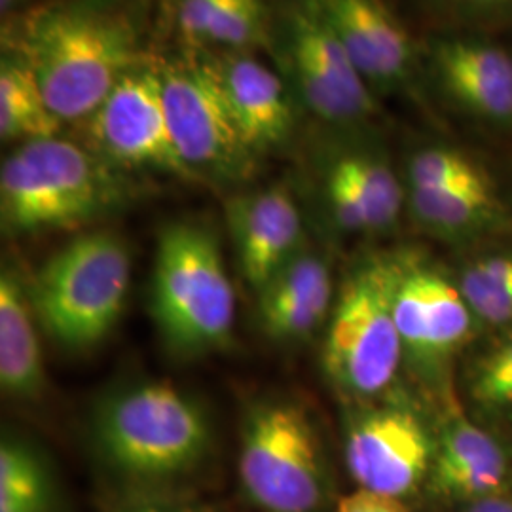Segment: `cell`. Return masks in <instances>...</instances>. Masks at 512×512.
I'll return each instance as SVG.
<instances>
[{
  "label": "cell",
  "instance_id": "6da1fadb",
  "mask_svg": "<svg viewBox=\"0 0 512 512\" xmlns=\"http://www.w3.org/2000/svg\"><path fill=\"white\" fill-rule=\"evenodd\" d=\"M63 124H84L118 82L147 63L139 27L114 0H55L2 25Z\"/></svg>",
  "mask_w": 512,
  "mask_h": 512
},
{
  "label": "cell",
  "instance_id": "7a4b0ae2",
  "mask_svg": "<svg viewBox=\"0 0 512 512\" xmlns=\"http://www.w3.org/2000/svg\"><path fill=\"white\" fill-rule=\"evenodd\" d=\"M133 198L129 173L61 135L21 143L0 167V220L10 236L86 226Z\"/></svg>",
  "mask_w": 512,
  "mask_h": 512
},
{
  "label": "cell",
  "instance_id": "3957f363",
  "mask_svg": "<svg viewBox=\"0 0 512 512\" xmlns=\"http://www.w3.org/2000/svg\"><path fill=\"white\" fill-rule=\"evenodd\" d=\"M95 444L116 475L158 484L194 471L211 446L202 408L165 382L129 385L101 404Z\"/></svg>",
  "mask_w": 512,
  "mask_h": 512
},
{
  "label": "cell",
  "instance_id": "277c9868",
  "mask_svg": "<svg viewBox=\"0 0 512 512\" xmlns=\"http://www.w3.org/2000/svg\"><path fill=\"white\" fill-rule=\"evenodd\" d=\"M150 306L165 340L177 351L205 353L230 342L236 294L209 228L183 220L160 232Z\"/></svg>",
  "mask_w": 512,
  "mask_h": 512
},
{
  "label": "cell",
  "instance_id": "5b68a950",
  "mask_svg": "<svg viewBox=\"0 0 512 512\" xmlns=\"http://www.w3.org/2000/svg\"><path fill=\"white\" fill-rule=\"evenodd\" d=\"M131 283L126 239L109 230L80 234L59 249L29 287L40 325L57 344L92 348L118 323Z\"/></svg>",
  "mask_w": 512,
  "mask_h": 512
},
{
  "label": "cell",
  "instance_id": "8992f818",
  "mask_svg": "<svg viewBox=\"0 0 512 512\" xmlns=\"http://www.w3.org/2000/svg\"><path fill=\"white\" fill-rule=\"evenodd\" d=\"M156 69L173 145L194 181L222 188L251 181L258 156L230 112L215 54L190 48L156 59Z\"/></svg>",
  "mask_w": 512,
  "mask_h": 512
},
{
  "label": "cell",
  "instance_id": "52a82bcc",
  "mask_svg": "<svg viewBox=\"0 0 512 512\" xmlns=\"http://www.w3.org/2000/svg\"><path fill=\"white\" fill-rule=\"evenodd\" d=\"M238 471L243 492L262 512H321L329 499L319 433L293 401L266 399L249 408Z\"/></svg>",
  "mask_w": 512,
  "mask_h": 512
},
{
  "label": "cell",
  "instance_id": "ba28073f",
  "mask_svg": "<svg viewBox=\"0 0 512 512\" xmlns=\"http://www.w3.org/2000/svg\"><path fill=\"white\" fill-rule=\"evenodd\" d=\"M403 359L393 317L389 256H368L349 274L332 306L323 368L340 393L370 401L393 385Z\"/></svg>",
  "mask_w": 512,
  "mask_h": 512
},
{
  "label": "cell",
  "instance_id": "9c48e42d",
  "mask_svg": "<svg viewBox=\"0 0 512 512\" xmlns=\"http://www.w3.org/2000/svg\"><path fill=\"white\" fill-rule=\"evenodd\" d=\"M294 99L330 129L368 128L380 99L366 86L317 0H289L272 44Z\"/></svg>",
  "mask_w": 512,
  "mask_h": 512
},
{
  "label": "cell",
  "instance_id": "30bf717a",
  "mask_svg": "<svg viewBox=\"0 0 512 512\" xmlns=\"http://www.w3.org/2000/svg\"><path fill=\"white\" fill-rule=\"evenodd\" d=\"M393 317L404 357L423 374H435L475 330V313L458 281L414 249L389 253Z\"/></svg>",
  "mask_w": 512,
  "mask_h": 512
},
{
  "label": "cell",
  "instance_id": "8fae6325",
  "mask_svg": "<svg viewBox=\"0 0 512 512\" xmlns=\"http://www.w3.org/2000/svg\"><path fill=\"white\" fill-rule=\"evenodd\" d=\"M82 128L88 147L126 173L145 171L196 183L171 139L156 59L126 74Z\"/></svg>",
  "mask_w": 512,
  "mask_h": 512
},
{
  "label": "cell",
  "instance_id": "7c38bea8",
  "mask_svg": "<svg viewBox=\"0 0 512 512\" xmlns=\"http://www.w3.org/2000/svg\"><path fill=\"white\" fill-rule=\"evenodd\" d=\"M437 437L410 406L368 404L346 429V465L361 490L404 499L429 480Z\"/></svg>",
  "mask_w": 512,
  "mask_h": 512
},
{
  "label": "cell",
  "instance_id": "4fadbf2b",
  "mask_svg": "<svg viewBox=\"0 0 512 512\" xmlns=\"http://www.w3.org/2000/svg\"><path fill=\"white\" fill-rule=\"evenodd\" d=\"M423 50L425 82L440 99L492 131H512V50L486 33L431 37Z\"/></svg>",
  "mask_w": 512,
  "mask_h": 512
},
{
  "label": "cell",
  "instance_id": "5bb4252c",
  "mask_svg": "<svg viewBox=\"0 0 512 512\" xmlns=\"http://www.w3.org/2000/svg\"><path fill=\"white\" fill-rule=\"evenodd\" d=\"M365 129H338L342 143L321 164V196L338 230L378 236L397 228L406 209V186L384 150L359 137Z\"/></svg>",
  "mask_w": 512,
  "mask_h": 512
},
{
  "label": "cell",
  "instance_id": "9a60e30c",
  "mask_svg": "<svg viewBox=\"0 0 512 512\" xmlns=\"http://www.w3.org/2000/svg\"><path fill=\"white\" fill-rule=\"evenodd\" d=\"M355 69L378 99L420 97L423 50L385 0H317Z\"/></svg>",
  "mask_w": 512,
  "mask_h": 512
},
{
  "label": "cell",
  "instance_id": "2e32d148",
  "mask_svg": "<svg viewBox=\"0 0 512 512\" xmlns=\"http://www.w3.org/2000/svg\"><path fill=\"white\" fill-rule=\"evenodd\" d=\"M224 215L241 274L258 293L306 249L302 211L285 184L230 196Z\"/></svg>",
  "mask_w": 512,
  "mask_h": 512
},
{
  "label": "cell",
  "instance_id": "e0dca14e",
  "mask_svg": "<svg viewBox=\"0 0 512 512\" xmlns=\"http://www.w3.org/2000/svg\"><path fill=\"white\" fill-rule=\"evenodd\" d=\"M220 84L245 143L262 156L285 147L294 131V95L283 74L251 52L215 54Z\"/></svg>",
  "mask_w": 512,
  "mask_h": 512
},
{
  "label": "cell",
  "instance_id": "ac0fdd59",
  "mask_svg": "<svg viewBox=\"0 0 512 512\" xmlns=\"http://www.w3.org/2000/svg\"><path fill=\"white\" fill-rule=\"evenodd\" d=\"M29 289L12 268L0 277V385L16 399H37L46 385Z\"/></svg>",
  "mask_w": 512,
  "mask_h": 512
},
{
  "label": "cell",
  "instance_id": "d6986e66",
  "mask_svg": "<svg viewBox=\"0 0 512 512\" xmlns=\"http://www.w3.org/2000/svg\"><path fill=\"white\" fill-rule=\"evenodd\" d=\"M175 21L190 48L251 52L272 44L264 0H175Z\"/></svg>",
  "mask_w": 512,
  "mask_h": 512
},
{
  "label": "cell",
  "instance_id": "ffe728a7",
  "mask_svg": "<svg viewBox=\"0 0 512 512\" xmlns=\"http://www.w3.org/2000/svg\"><path fill=\"white\" fill-rule=\"evenodd\" d=\"M406 211L423 232L444 241L484 238L507 222L495 190L406 188Z\"/></svg>",
  "mask_w": 512,
  "mask_h": 512
},
{
  "label": "cell",
  "instance_id": "44dd1931",
  "mask_svg": "<svg viewBox=\"0 0 512 512\" xmlns=\"http://www.w3.org/2000/svg\"><path fill=\"white\" fill-rule=\"evenodd\" d=\"M31 63L18 50L2 48L0 59V137L4 143H29L61 135Z\"/></svg>",
  "mask_w": 512,
  "mask_h": 512
},
{
  "label": "cell",
  "instance_id": "7402d4cb",
  "mask_svg": "<svg viewBox=\"0 0 512 512\" xmlns=\"http://www.w3.org/2000/svg\"><path fill=\"white\" fill-rule=\"evenodd\" d=\"M404 186L423 190H495L488 171L475 158L448 145L416 148L406 162Z\"/></svg>",
  "mask_w": 512,
  "mask_h": 512
},
{
  "label": "cell",
  "instance_id": "603a6c76",
  "mask_svg": "<svg viewBox=\"0 0 512 512\" xmlns=\"http://www.w3.org/2000/svg\"><path fill=\"white\" fill-rule=\"evenodd\" d=\"M459 289L476 319L503 327L512 323V255L478 258L459 275Z\"/></svg>",
  "mask_w": 512,
  "mask_h": 512
},
{
  "label": "cell",
  "instance_id": "cb8c5ba5",
  "mask_svg": "<svg viewBox=\"0 0 512 512\" xmlns=\"http://www.w3.org/2000/svg\"><path fill=\"white\" fill-rule=\"evenodd\" d=\"M0 499L52 505V480L37 454L18 440L0 446Z\"/></svg>",
  "mask_w": 512,
  "mask_h": 512
},
{
  "label": "cell",
  "instance_id": "d4e9b609",
  "mask_svg": "<svg viewBox=\"0 0 512 512\" xmlns=\"http://www.w3.org/2000/svg\"><path fill=\"white\" fill-rule=\"evenodd\" d=\"M501 459H507V456L492 435L465 418H454L446 423L437 437V452L431 473Z\"/></svg>",
  "mask_w": 512,
  "mask_h": 512
},
{
  "label": "cell",
  "instance_id": "484cf974",
  "mask_svg": "<svg viewBox=\"0 0 512 512\" xmlns=\"http://www.w3.org/2000/svg\"><path fill=\"white\" fill-rule=\"evenodd\" d=\"M332 306V298L260 302V321L268 336L281 342H296L321 329Z\"/></svg>",
  "mask_w": 512,
  "mask_h": 512
},
{
  "label": "cell",
  "instance_id": "4316f807",
  "mask_svg": "<svg viewBox=\"0 0 512 512\" xmlns=\"http://www.w3.org/2000/svg\"><path fill=\"white\" fill-rule=\"evenodd\" d=\"M507 459L480 465H467L429 475V488L433 494L450 499H484L501 494L507 480Z\"/></svg>",
  "mask_w": 512,
  "mask_h": 512
},
{
  "label": "cell",
  "instance_id": "83f0119b",
  "mask_svg": "<svg viewBox=\"0 0 512 512\" xmlns=\"http://www.w3.org/2000/svg\"><path fill=\"white\" fill-rule=\"evenodd\" d=\"M471 397L486 408L512 406V330L478 359L471 372Z\"/></svg>",
  "mask_w": 512,
  "mask_h": 512
},
{
  "label": "cell",
  "instance_id": "f1b7e54d",
  "mask_svg": "<svg viewBox=\"0 0 512 512\" xmlns=\"http://www.w3.org/2000/svg\"><path fill=\"white\" fill-rule=\"evenodd\" d=\"M437 12L459 23L463 31L488 33L512 29V0H427Z\"/></svg>",
  "mask_w": 512,
  "mask_h": 512
},
{
  "label": "cell",
  "instance_id": "f546056e",
  "mask_svg": "<svg viewBox=\"0 0 512 512\" xmlns=\"http://www.w3.org/2000/svg\"><path fill=\"white\" fill-rule=\"evenodd\" d=\"M336 512H408L404 507L403 499L389 497V495L374 494L368 490L357 488L353 494L344 495Z\"/></svg>",
  "mask_w": 512,
  "mask_h": 512
},
{
  "label": "cell",
  "instance_id": "4dcf8cb0",
  "mask_svg": "<svg viewBox=\"0 0 512 512\" xmlns=\"http://www.w3.org/2000/svg\"><path fill=\"white\" fill-rule=\"evenodd\" d=\"M52 505L21 501V499H0V512H50Z\"/></svg>",
  "mask_w": 512,
  "mask_h": 512
},
{
  "label": "cell",
  "instance_id": "1f68e13d",
  "mask_svg": "<svg viewBox=\"0 0 512 512\" xmlns=\"http://www.w3.org/2000/svg\"><path fill=\"white\" fill-rule=\"evenodd\" d=\"M29 2L31 0H0V14H2V23H12L21 18L23 14L29 12Z\"/></svg>",
  "mask_w": 512,
  "mask_h": 512
},
{
  "label": "cell",
  "instance_id": "d6a6232c",
  "mask_svg": "<svg viewBox=\"0 0 512 512\" xmlns=\"http://www.w3.org/2000/svg\"><path fill=\"white\" fill-rule=\"evenodd\" d=\"M480 512H512V499L505 495H492V497H484L473 501Z\"/></svg>",
  "mask_w": 512,
  "mask_h": 512
},
{
  "label": "cell",
  "instance_id": "836d02e7",
  "mask_svg": "<svg viewBox=\"0 0 512 512\" xmlns=\"http://www.w3.org/2000/svg\"><path fill=\"white\" fill-rule=\"evenodd\" d=\"M118 512H196L190 507L184 505H175V503H143V505H135Z\"/></svg>",
  "mask_w": 512,
  "mask_h": 512
},
{
  "label": "cell",
  "instance_id": "e575fe53",
  "mask_svg": "<svg viewBox=\"0 0 512 512\" xmlns=\"http://www.w3.org/2000/svg\"><path fill=\"white\" fill-rule=\"evenodd\" d=\"M465 512H480V509L476 507V503H473V505H471V507H469V509H467Z\"/></svg>",
  "mask_w": 512,
  "mask_h": 512
}]
</instances>
